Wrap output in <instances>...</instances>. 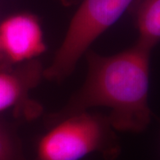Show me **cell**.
Returning a JSON list of instances; mask_svg holds the SVG:
<instances>
[{
	"label": "cell",
	"instance_id": "cell-6",
	"mask_svg": "<svg viewBox=\"0 0 160 160\" xmlns=\"http://www.w3.org/2000/svg\"><path fill=\"white\" fill-rule=\"evenodd\" d=\"M137 44L152 49L160 41V0H143L137 12Z\"/></svg>",
	"mask_w": 160,
	"mask_h": 160
},
{
	"label": "cell",
	"instance_id": "cell-5",
	"mask_svg": "<svg viewBox=\"0 0 160 160\" xmlns=\"http://www.w3.org/2000/svg\"><path fill=\"white\" fill-rule=\"evenodd\" d=\"M46 48L42 26L33 14H12L0 23V69L38 60Z\"/></svg>",
	"mask_w": 160,
	"mask_h": 160
},
{
	"label": "cell",
	"instance_id": "cell-2",
	"mask_svg": "<svg viewBox=\"0 0 160 160\" xmlns=\"http://www.w3.org/2000/svg\"><path fill=\"white\" fill-rule=\"evenodd\" d=\"M46 127L32 160H82L92 154L115 160L121 150L116 130L107 115L86 111Z\"/></svg>",
	"mask_w": 160,
	"mask_h": 160
},
{
	"label": "cell",
	"instance_id": "cell-8",
	"mask_svg": "<svg viewBox=\"0 0 160 160\" xmlns=\"http://www.w3.org/2000/svg\"><path fill=\"white\" fill-rule=\"evenodd\" d=\"M82 0H60V2L65 6H71L79 4Z\"/></svg>",
	"mask_w": 160,
	"mask_h": 160
},
{
	"label": "cell",
	"instance_id": "cell-3",
	"mask_svg": "<svg viewBox=\"0 0 160 160\" xmlns=\"http://www.w3.org/2000/svg\"><path fill=\"white\" fill-rule=\"evenodd\" d=\"M133 0H82L44 78L62 83L98 38L119 19Z\"/></svg>",
	"mask_w": 160,
	"mask_h": 160
},
{
	"label": "cell",
	"instance_id": "cell-1",
	"mask_svg": "<svg viewBox=\"0 0 160 160\" xmlns=\"http://www.w3.org/2000/svg\"><path fill=\"white\" fill-rule=\"evenodd\" d=\"M150 51L137 43L113 55L89 49L85 54L87 71L83 85L62 109L46 116V126L102 107L109 109L107 117L116 131L145 130L151 115L148 102Z\"/></svg>",
	"mask_w": 160,
	"mask_h": 160
},
{
	"label": "cell",
	"instance_id": "cell-7",
	"mask_svg": "<svg viewBox=\"0 0 160 160\" xmlns=\"http://www.w3.org/2000/svg\"><path fill=\"white\" fill-rule=\"evenodd\" d=\"M0 160H29L16 125L0 117Z\"/></svg>",
	"mask_w": 160,
	"mask_h": 160
},
{
	"label": "cell",
	"instance_id": "cell-4",
	"mask_svg": "<svg viewBox=\"0 0 160 160\" xmlns=\"http://www.w3.org/2000/svg\"><path fill=\"white\" fill-rule=\"evenodd\" d=\"M39 60L0 69V114L10 110L16 120L32 121L43 114V106L30 96L44 78Z\"/></svg>",
	"mask_w": 160,
	"mask_h": 160
}]
</instances>
